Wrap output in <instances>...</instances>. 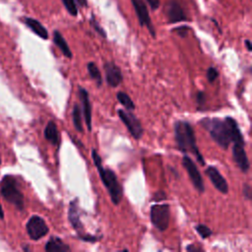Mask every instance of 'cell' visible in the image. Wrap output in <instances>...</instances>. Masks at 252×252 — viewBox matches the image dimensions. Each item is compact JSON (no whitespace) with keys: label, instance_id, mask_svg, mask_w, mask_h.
<instances>
[{"label":"cell","instance_id":"obj_32","mask_svg":"<svg viewBox=\"0 0 252 252\" xmlns=\"http://www.w3.org/2000/svg\"><path fill=\"white\" fill-rule=\"evenodd\" d=\"M244 44L246 45V48L248 51H252V44H251V41L249 39H246L244 41Z\"/></svg>","mask_w":252,"mask_h":252},{"label":"cell","instance_id":"obj_16","mask_svg":"<svg viewBox=\"0 0 252 252\" xmlns=\"http://www.w3.org/2000/svg\"><path fill=\"white\" fill-rule=\"evenodd\" d=\"M23 22L33 33H35L40 38H42V39H47L48 38V32H47V30L36 19L31 18V17H25L23 19Z\"/></svg>","mask_w":252,"mask_h":252},{"label":"cell","instance_id":"obj_19","mask_svg":"<svg viewBox=\"0 0 252 252\" xmlns=\"http://www.w3.org/2000/svg\"><path fill=\"white\" fill-rule=\"evenodd\" d=\"M44 138L51 143L52 145H58L59 142V133H58V129L57 126L55 124L54 121L50 120L47 125L44 128Z\"/></svg>","mask_w":252,"mask_h":252},{"label":"cell","instance_id":"obj_31","mask_svg":"<svg viewBox=\"0 0 252 252\" xmlns=\"http://www.w3.org/2000/svg\"><path fill=\"white\" fill-rule=\"evenodd\" d=\"M186 250H187V251H189V252H192V251H203V249H202V248H200V247L196 246L195 244H190L189 246H187Z\"/></svg>","mask_w":252,"mask_h":252},{"label":"cell","instance_id":"obj_33","mask_svg":"<svg viewBox=\"0 0 252 252\" xmlns=\"http://www.w3.org/2000/svg\"><path fill=\"white\" fill-rule=\"evenodd\" d=\"M77 4H79V6L81 7H86L87 6V0H76Z\"/></svg>","mask_w":252,"mask_h":252},{"label":"cell","instance_id":"obj_2","mask_svg":"<svg viewBox=\"0 0 252 252\" xmlns=\"http://www.w3.org/2000/svg\"><path fill=\"white\" fill-rule=\"evenodd\" d=\"M173 130L178 150L182 153H191L201 165H206V161L198 149L196 136L191 124L184 120H177L173 125Z\"/></svg>","mask_w":252,"mask_h":252},{"label":"cell","instance_id":"obj_25","mask_svg":"<svg viewBox=\"0 0 252 252\" xmlns=\"http://www.w3.org/2000/svg\"><path fill=\"white\" fill-rule=\"evenodd\" d=\"M90 23H91V26L93 27V29H94L100 36L106 37V33H105L104 30L98 25V23L96 22V20H95V18L94 17V15L92 16V18H91V20H90Z\"/></svg>","mask_w":252,"mask_h":252},{"label":"cell","instance_id":"obj_14","mask_svg":"<svg viewBox=\"0 0 252 252\" xmlns=\"http://www.w3.org/2000/svg\"><path fill=\"white\" fill-rule=\"evenodd\" d=\"M78 96H79L80 101L82 103V107H83L82 112L84 114L85 122L87 124L88 130L91 131L92 130V105H91V101H90L89 93L86 89L79 86V88H78Z\"/></svg>","mask_w":252,"mask_h":252},{"label":"cell","instance_id":"obj_4","mask_svg":"<svg viewBox=\"0 0 252 252\" xmlns=\"http://www.w3.org/2000/svg\"><path fill=\"white\" fill-rule=\"evenodd\" d=\"M0 193L7 202L14 205L18 210H24V194L21 191L19 182L14 176L5 175L2 178L0 182Z\"/></svg>","mask_w":252,"mask_h":252},{"label":"cell","instance_id":"obj_29","mask_svg":"<svg viewBox=\"0 0 252 252\" xmlns=\"http://www.w3.org/2000/svg\"><path fill=\"white\" fill-rule=\"evenodd\" d=\"M188 28L187 27H185V26H183V27H178V28H176L175 30H174V32L179 35V36H182V37H184V36H186L187 35V33H188Z\"/></svg>","mask_w":252,"mask_h":252},{"label":"cell","instance_id":"obj_8","mask_svg":"<svg viewBox=\"0 0 252 252\" xmlns=\"http://www.w3.org/2000/svg\"><path fill=\"white\" fill-rule=\"evenodd\" d=\"M26 229L30 238L32 240H38L42 238L49 231L48 225L46 224L45 220L41 217L36 215L32 216L29 219L26 224Z\"/></svg>","mask_w":252,"mask_h":252},{"label":"cell","instance_id":"obj_21","mask_svg":"<svg viewBox=\"0 0 252 252\" xmlns=\"http://www.w3.org/2000/svg\"><path fill=\"white\" fill-rule=\"evenodd\" d=\"M72 120L73 124L75 126V129L78 132H83V126H82V109L78 103L74 104L73 110H72Z\"/></svg>","mask_w":252,"mask_h":252},{"label":"cell","instance_id":"obj_5","mask_svg":"<svg viewBox=\"0 0 252 252\" xmlns=\"http://www.w3.org/2000/svg\"><path fill=\"white\" fill-rule=\"evenodd\" d=\"M79 200L78 198H75L74 200H72L69 204V210H68V220L70 221V224L72 225V227L74 228V230L76 231L78 237L83 240V241H87V242H94L97 241L99 237H96L95 235L93 234H89L87 232H85L84 230V225L81 221L80 219V214H79V204H78Z\"/></svg>","mask_w":252,"mask_h":252},{"label":"cell","instance_id":"obj_23","mask_svg":"<svg viewBox=\"0 0 252 252\" xmlns=\"http://www.w3.org/2000/svg\"><path fill=\"white\" fill-rule=\"evenodd\" d=\"M61 1L71 16H77L78 8L75 0H61Z\"/></svg>","mask_w":252,"mask_h":252},{"label":"cell","instance_id":"obj_15","mask_svg":"<svg viewBox=\"0 0 252 252\" xmlns=\"http://www.w3.org/2000/svg\"><path fill=\"white\" fill-rule=\"evenodd\" d=\"M165 15L168 23L170 24H175L187 20V17L184 14L181 6L175 1H170L167 3L165 7Z\"/></svg>","mask_w":252,"mask_h":252},{"label":"cell","instance_id":"obj_11","mask_svg":"<svg viewBox=\"0 0 252 252\" xmlns=\"http://www.w3.org/2000/svg\"><path fill=\"white\" fill-rule=\"evenodd\" d=\"M103 69L107 85L111 88L118 87L123 79L120 67L114 64L113 62H106L103 65Z\"/></svg>","mask_w":252,"mask_h":252},{"label":"cell","instance_id":"obj_6","mask_svg":"<svg viewBox=\"0 0 252 252\" xmlns=\"http://www.w3.org/2000/svg\"><path fill=\"white\" fill-rule=\"evenodd\" d=\"M170 209L167 204H155L150 209L152 224L159 231H164L169 225Z\"/></svg>","mask_w":252,"mask_h":252},{"label":"cell","instance_id":"obj_20","mask_svg":"<svg viewBox=\"0 0 252 252\" xmlns=\"http://www.w3.org/2000/svg\"><path fill=\"white\" fill-rule=\"evenodd\" d=\"M87 69H88L90 77L95 82L96 86L99 88L102 84V77H101V73H100L98 67L96 66V64L94 62H89L87 64Z\"/></svg>","mask_w":252,"mask_h":252},{"label":"cell","instance_id":"obj_1","mask_svg":"<svg viewBox=\"0 0 252 252\" xmlns=\"http://www.w3.org/2000/svg\"><path fill=\"white\" fill-rule=\"evenodd\" d=\"M200 124L209 132L211 138L223 150H226L231 142L233 144H245L236 120L230 116H226L223 120L216 117H206L200 121Z\"/></svg>","mask_w":252,"mask_h":252},{"label":"cell","instance_id":"obj_10","mask_svg":"<svg viewBox=\"0 0 252 252\" xmlns=\"http://www.w3.org/2000/svg\"><path fill=\"white\" fill-rule=\"evenodd\" d=\"M131 2L133 4L134 10H135L136 15L138 17L140 26L141 27H147L150 33L155 37L156 36V32H155L154 26L152 24L148 8H147L146 4L144 3V1H142V0H131Z\"/></svg>","mask_w":252,"mask_h":252},{"label":"cell","instance_id":"obj_18","mask_svg":"<svg viewBox=\"0 0 252 252\" xmlns=\"http://www.w3.org/2000/svg\"><path fill=\"white\" fill-rule=\"evenodd\" d=\"M53 42L61 50V52L63 53L64 56H66L69 59L72 58V56H73L72 51H71L67 41L65 40L63 35L60 33V32H58V31L53 32Z\"/></svg>","mask_w":252,"mask_h":252},{"label":"cell","instance_id":"obj_26","mask_svg":"<svg viewBox=\"0 0 252 252\" xmlns=\"http://www.w3.org/2000/svg\"><path fill=\"white\" fill-rule=\"evenodd\" d=\"M206 76H207L208 81L210 83H213L219 77V72L215 67H210V68H208V70L206 72Z\"/></svg>","mask_w":252,"mask_h":252},{"label":"cell","instance_id":"obj_34","mask_svg":"<svg viewBox=\"0 0 252 252\" xmlns=\"http://www.w3.org/2000/svg\"><path fill=\"white\" fill-rule=\"evenodd\" d=\"M0 219H1V220L4 219V211H3V209H2L1 203H0Z\"/></svg>","mask_w":252,"mask_h":252},{"label":"cell","instance_id":"obj_9","mask_svg":"<svg viewBox=\"0 0 252 252\" xmlns=\"http://www.w3.org/2000/svg\"><path fill=\"white\" fill-rule=\"evenodd\" d=\"M182 165L186 169L188 176H189L193 186L195 187V189L200 193H204L205 185H204L203 177H202L196 163L192 160L191 158H189L188 156L185 155L182 158Z\"/></svg>","mask_w":252,"mask_h":252},{"label":"cell","instance_id":"obj_28","mask_svg":"<svg viewBox=\"0 0 252 252\" xmlns=\"http://www.w3.org/2000/svg\"><path fill=\"white\" fill-rule=\"evenodd\" d=\"M243 196L247 200H251V198H252V190H251L250 185L247 183L243 184Z\"/></svg>","mask_w":252,"mask_h":252},{"label":"cell","instance_id":"obj_7","mask_svg":"<svg viewBox=\"0 0 252 252\" xmlns=\"http://www.w3.org/2000/svg\"><path fill=\"white\" fill-rule=\"evenodd\" d=\"M117 114L131 136L136 140H140L143 136L144 130L139 118H137V116L132 111L126 109H118Z\"/></svg>","mask_w":252,"mask_h":252},{"label":"cell","instance_id":"obj_22","mask_svg":"<svg viewBox=\"0 0 252 252\" xmlns=\"http://www.w3.org/2000/svg\"><path fill=\"white\" fill-rule=\"evenodd\" d=\"M116 97L118 99V101L125 107L126 110L132 111L135 109V104L132 100V98L124 92H118L116 94Z\"/></svg>","mask_w":252,"mask_h":252},{"label":"cell","instance_id":"obj_12","mask_svg":"<svg viewBox=\"0 0 252 252\" xmlns=\"http://www.w3.org/2000/svg\"><path fill=\"white\" fill-rule=\"evenodd\" d=\"M206 175L209 177L213 185L216 187L218 191L222 194H227L228 192V184L224 177L220 174L219 169L214 165H209L205 170Z\"/></svg>","mask_w":252,"mask_h":252},{"label":"cell","instance_id":"obj_3","mask_svg":"<svg viewBox=\"0 0 252 252\" xmlns=\"http://www.w3.org/2000/svg\"><path fill=\"white\" fill-rule=\"evenodd\" d=\"M92 158H93L94 163L98 171L101 182L107 189V192L109 194L111 202L116 206L119 205L121 202V199H122L123 190H122V186H121L120 182L118 181L116 174L114 173V171L112 169L103 167L101 158L94 149L92 150Z\"/></svg>","mask_w":252,"mask_h":252},{"label":"cell","instance_id":"obj_24","mask_svg":"<svg viewBox=\"0 0 252 252\" xmlns=\"http://www.w3.org/2000/svg\"><path fill=\"white\" fill-rule=\"evenodd\" d=\"M195 229H196V231L200 234V236H201L202 238H204V239L210 237V236L212 235V233H213L212 229H211L209 226H207L206 224H202V223L196 225Z\"/></svg>","mask_w":252,"mask_h":252},{"label":"cell","instance_id":"obj_13","mask_svg":"<svg viewBox=\"0 0 252 252\" xmlns=\"http://www.w3.org/2000/svg\"><path fill=\"white\" fill-rule=\"evenodd\" d=\"M244 145L241 143H234L232 147V157L235 164L239 167V169L246 173L250 167V163L247 158V154L244 150Z\"/></svg>","mask_w":252,"mask_h":252},{"label":"cell","instance_id":"obj_17","mask_svg":"<svg viewBox=\"0 0 252 252\" xmlns=\"http://www.w3.org/2000/svg\"><path fill=\"white\" fill-rule=\"evenodd\" d=\"M44 250L46 252H68L71 248L57 236H51L45 244Z\"/></svg>","mask_w":252,"mask_h":252},{"label":"cell","instance_id":"obj_27","mask_svg":"<svg viewBox=\"0 0 252 252\" xmlns=\"http://www.w3.org/2000/svg\"><path fill=\"white\" fill-rule=\"evenodd\" d=\"M196 101H197V105H198V108H201L205 102H206V94L202 91H199L197 94H196Z\"/></svg>","mask_w":252,"mask_h":252},{"label":"cell","instance_id":"obj_35","mask_svg":"<svg viewBox=\"0 0 252 252\" xmlns=\"http://www.w3.org/2000/svg\"><path fill=\"white\" fill-rule=\"evenodd\" d=\"M0 164H1V158H0Z\"/></svg>","mask_w":252,"mask_h":252},{"label":"cell","instance_id":"obj_30","mask_svg":"<svg viewBox=\"0 0 252 252\" xmlns=\"http://www.w3.org/2000/svg\"><path fill=\"white\" fill-rule=\"evenodd\" d=\"M153 10H156L159 6V0H146Z\"/></svg>","mask_w":252,"mask_h":252}]
</instances>
